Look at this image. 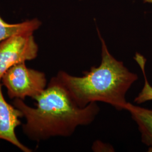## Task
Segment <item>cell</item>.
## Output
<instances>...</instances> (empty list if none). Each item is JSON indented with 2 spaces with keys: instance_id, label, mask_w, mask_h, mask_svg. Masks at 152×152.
Returning a JSON list of instances; mask_svg holds the SVG:
<instances>
[{
  "instance_id": "obj_2",
  "label": "cell",
  "mask_w": 152,
  "mask_h": 152,
  "mask_svg": "<svg viewBox=\"0 0 152 152\" xmlns=\"http://www.w3.org/2000/svg\"><path fill=\"white\" fill-rule=\"evenodd\" d=\"M98 32L102 43L100 65L92 66L81 77L72 76L63 71H59L56 77L79 107L102 102L118 110H126L129 103L126 94L138 80V76L110 53L98 29Z\"/></svg>"
},
{
  "instance_id": "obj_4",
  "label": "cell",
  "mask_w": 152,
  "mask_h": 152,
  "mask_svg": "<svg viewBox=\"0 0 152 152\" xmlns=\"http://www.w3.org/2000/svg\"><path fill=\"white\" fill-rule=\"evenodd\" d=\"M33 33L16 34L0 42V79L12 66L37 58L38 45Z\"/></svg>"
},
{
  "instance_id": "obj_6",
  "label": "cell",
  "mask_w": 152,
  "mask_h": 152,
  "mask_svg": "<svg viewBox=\"0 0 152 152\" xmlns=\"http://www.w3.org/2000/svg\"><path fill=\"white\" fill-rule=\"evenodd\" d=\"M126 110L130 113L132 119L137 125L141 134V141L148 147V152H152V109L129 102Z\"/></svg>"
},
{
  "instance_id": "obj_5",
  "label": "cell",
  "mask_w": 152,
  "mask_h": 152,
  "mask_svg": "<svg viewBox=\"0 0 152 152\" xmlns=\"http://www.w3.org/2000/svg\"><path fill=\"white\" fill-rule=\"evenodd\" d=\"M0 79V139L9 142L24 152H31L32 150L23 144L15 134V129L21 125L20 118L22 112L6 101L2 91Z\"/></svg>"
},
{
  "instance_id": "obj_9",
  "label": "cell",
  "mask_w": 152,
  "mask_h": 152,
  "mask_svg": "<svg viewBox=\"0 0 152 152\" xmlns=\"http://www.w3.org/2000/svg\"><path fill=\"white\" fill-rule=\"evenodd\" d=\"M101 148H102L101 151H111L110 150L113 151V147L111 145H109V144L98 140L94 142L92 145V149L95 152H99Z\"/></svg>"
},
{
  "instance_id": "obj_3",
  "label": "cell",
  "mask_w": 152,
  "mask_h": 152,
  "mask_svg": "<svg viewBox=\"0 0 152 152\" xmlns=\"http://www.w3.org/2000/svg\"><path fill=\"white\" fill-rule=\"evenodd\" d=\"M2 84L7 89L9 97L25 100L34 99L47 86V78L44 72L28 68L25 63L12 66L3 75Z\"/></svg>"
},
{
  "instance_id": "obj_7",
  "label": "cell",
  "mask_w": 152,
  "mask_h": 152,
  "mask_svg": "<svg viewBox=\"0 0 152 152\" xmlns=\"http://www.w3.org/2000/svg\"><path fill=\"white\" fill-rule=\"evenodd\" d=\"M41 23L37 19L16 24L5 22L0 16V42L13 35L23 33H33L39 28Z\"/></svg>"
},
{
  "instance_id": "obj_8",
  "label": "cell",
  "mask_w": 152,
  "mask_h": 152,
  "mask_svg": "<svg viewBox=\"0 0 152 152\" xmlns=\"http://www.w3.org/2000/svg\"><path fill=\"white\" fill-rule=\"evenodd\" d=\"M134 59L135 60L137 64L140 66L141 72L144 76V85L142 87L141 91L139 92L138 95L134 99V103L137 104L145 103L148 101L152 100V86L149 83L147 78L146 72H145V65L147 60L143 55L136 53L134 56Z\"/></svg>"
},
{
  "instance_id": "obj_1",
  "label": "cell",
  "mask_w": 152,
  "mask_h": 152,
  "mask_svg": "<svg viewBox=\"0 0 152 152\" xmlns=\"http://www.w3.org/2000/svg\"><path fill=\"white\" fill-rule=\"evenodd\" d=\"M34 100L36 108L28 106L19 99H14L13 105L26 119L22 125L23 132L29 139L38 142L54 137L71 136L78 127L92 124L100 110L97 103L84 108L78 107L56 76Z\"/></svg>"
},
{
  "instance_id": "obj_10",
  "label": "cell",
  "mask_w": 152,
  "mask_h": 152,
  "mask_svg": "<svg viewBox=\"0 0 152 152\" xmlns=\"http://www.w3.org/2000/svg\"><path fill=\"white\" fill-rule=\"evenodd\" d=\"M145 2H150V3H152V0H144Z\"/></svg>"
}]
</instances>
